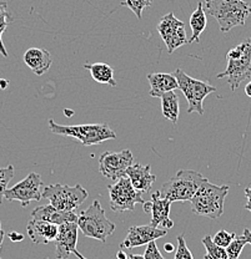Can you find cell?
<instances>
[{
    "label": "cell",
    "instance_id": "8d00e7d4",
    "mask_svg": "<svg viewBox=\"0 0 251 259\" xmlns=\"http://www.w3.org/2000/svg\"><path fill=\"white\" fill-rule=\"evenodd\" d=\"M4 237H5V232L4 229L2 228V222H0V248H2L3 242H4Z\"/></svg>",
    "mask_w": 251,
    "mask_h": 259
},
{
    "label": "cell",
    "instance_id": "8992f818",
    "mask_svg": "<svg viewBox=\"0 0 251 259\" xmlns=\"http://www.w3.org/2000/svg\"><path fill=\"white\" fill-rule=\"evenodd\" d=\"M77 223L84 236L102 243L106 242L107 237L115 231V225L107 220L100 202L96 199L85 210L80 212Z\"/></svg>",
    "mask_w": 251,
    "mask_h": 259
},
{
    "label": "cell",
    "instance_id": "484cf974",
    "mask_svg": "<svg viewBox=\"0 0 251 259\" xmlns=\"http://www.w3.org/2000/svg\"><path fill=\"white\" fill-rule=\"evenodd\" d=\"M153 3L154 0H125V2L121 3V7L129 8L137 19H141L142 12H144L147 8L151 7Z\"/></svg>",
    "mask_w": 251,
    "mask_h": 259
},
{
    "label": "cell",
    "instance_id": "cb8c5ba5",
    "mask_svg": "<svg viewBox=\"0 0 251 259\" xmlns=\"http://www.w3.org/2000/svg\"><path fill=\"white\" fill-rule=\"evenodd\" d=\"M201 242L206 249V254L204 255V259H228V253H226L225 248L215 244L211 236L204 237Z\"/></svg>",
    "mask_w": 251,
    "mask_h": 259
},
{
    "label": "cell",
    "instance_id": "e575fe53",
    "mask_svg": "<svg viewBox=\"0 0 251 259\" xmlns=\"http://www.w3.org/2000/svg\"><path fill=\"white\" fill-rule=\"evenodd\" d=\"M151 206H153V204H151V201L144 202V203H142V209H144V212L145 213H150L151 212Z\"/></svg>",
    "mask_w": 251,
    "mask_h": 259
},
{
    "label": "cell",
    "instance_id": "30bf717a",
    "mask_svg": "<svg viewBox=\"0 0 251 259\" xmlns=\"http://www.w3.org/2000/svg\"><path fill=\"white\" fill-rule=\"evenodd\" d=\"M43 181L39 174L30 172L23 181L13 187L7 188L4 193V199L7 201H18L23 207H28L33 201H40L42 197Z\"/></svg>",
    "mask_w": 251,
    "mask_h": 259
},
{
    "label": "cell",
    "instance_id": "d4e9b609",
    "mask_svg": "<svg viewBox=\"0 0 251 259\" xmlns=\"http://www.w3.org/2000/svg\"><path fill=\"white\" fill-rule=\"evenodd\" d=\"M12 21L13 16L9 12H8V4L5 2H0V53H2V55L5 56V58H8V53L7 50H5L4 44H3L2 35Z\"/></svg>",
    "mask_w": 251,
    "mask_h": 259
},
{
    "label": "cell",
    "instance_id": "f35d334b",
    "mask_svg": "<svg viewBox=\"0 0 251 259\" xmlns=\"http://www.w3.org/2000/svg\"><path fill=\"white\" fill-rule=\"evenodd\" d=\"M245 94L251 99V81H249V82L246 83V86H245Z\"/></svg>",
    "mask_w": 251,
    "mask_h": 259
},
{
    "label": "cell",
    "instance_id": "4fadbf2b",
    "mask_svg": "<svg viewBox=\"0 0 251 259\" xmlns=\"http://www.w3.org/2000/svg\"><path fill=\"white\" fill-rule=\"evenodd\" d=\"M166 233L167 229L159 228V227H154L151 225L133 226L129 228L128 236L120 244V249H131V248L141 247V245L148 244L151 241H156V239L166 236Z\"/></svg>",
    "mask_w": 251,
    "mask_h": 259
},
{
    "label": "cell",
    "instance_id": "8fae6325",
    "mask_svg": "<svg viewBox=\"0 0 251 259\" xmlns=\"http://www.w3.org/2000/svg\"><path fill=\"white\" fill-rule=\"evenodd\" d=\"M134 163V156L130 150L120 152H104L99 157V172L109 180L118 181L126 176V169Z\"/></svg>",
    "mask_w": 251,
    "mask_h": 259
},
{
    "label": "cell",
    "instance_id": "74e56055",
    "mask_svg": "<svg viewBox=\"0 0 251 259\" xmlns=\"http://www.w3.org/2000/svg\"><path fill=\"white\" fill-rule=\"evenodd\" d=\"M117 258L118 259H126V258H128V255H126V253L124 252V249H120L117 253Z\"/></svg>",
    "mask_w": 251,
    "mask_h": 259
},
{
    "label": "cell",
    "instance_id": "6da1fadb",
    "mask_svg": "<svg viewBox=\"0 0 251 259\" xmlns=\"http://www.w3.org/2000/svg\"><path fill=\"white\" fill-rule=\"evenodd\" d=\"M205 14L218 21L221 32H228L235 26H244L251 14V7L244 0H204Z\"/></svg>",
    "mask_w": 251,
    "mask_h": 259
},
{
    "label": "cell",
    "instance_id": "277c9868",
    "mask_svg": "<svg viewBox=\"0 0 251 259\" xmlns=\"http://www.w3.org/2000/svg\"><path fill=\"white\" fill-rule=\"evenodd\" d=\"M206 180L201 174L191 169H179L175 176L167 180L159 192L170 202H186L193 198L201 183Z\"/></svg>",
    "mask_w": 251,
    "mask_h": 259
},
{
    "label": "cell",
    "instance_id": "4dcf8cb0",
    "mask_svg": "<svg viewBox=\"0 0 251 259\" xmlns=\"http://www.w3.org/2000/svg\"><path fill=\"white\" fill-rule=\"evenodd\" d=\"M144 259H165L160 253V250H159L155 241H151L150 243H148L147 249H145L144 253Z\"/></svg>",
    "mask_w": 251,
    "mask_h": 259
},
{
    "label": "cell",
    "instance_id": "603a6c76",
    "mask_svg": "<svg viewBox=\"0 0 251 259\" xmlns=\"http://www.w3.org/2000/svg\"><path fill=\"white\" fill-rule=\"evenodd\" d=\"M161 99V111H163L164 117L166 120L171 121L174 125H176L179 120L180 113V104L179 97H177L175 91H169L164 95L160 96Z\"/></svg>",
    "mask_w": 251,
    "mask_h": 259
},
{
    "label": "cell",
    "instance_id": "ee69618b",
    "mask_svg": "<svg viewBox=\"0 0 251 259\" xmlns=\"http://www.w3.org/2000/svg\"><path fill=\"white\" fill-rule=\"evenodd\" d=\"M0 259H2V258H0Z\"/></svg>",
    "mask_w": 251,
    "mask_h": 259
},
{
    "label": "cell",
    "instance_id": "9a60e30c",
    "mask_svg": "<svg viewBox=\"0 0 251 259\" xmlns=\"http://www.w3.org/2000/svg\"><path fill=\"white\" fill-rule=\"evenodd\" d=\"M151 226L159 227L163 229H171L174 222L170 218V207L171 202L169 199L163 198L159 190L151 194Z\"/></svg>",
    "mask_w": 251,
    "mask_h": 259
},
{
    "label": "cell",
    "instance_id": "ac0fdd59",
    "mask_svg": "<svg viewBox=\"0 0 251 259\" xmlns=\"http://www.w3.org/2000/svg\"><path fill=\"white\" fill-rule=\"evenodd\" d=\"M126 176L129 177L135 190L141 193L149 192L153 187V183L156 180L155 175L151 174L150 164L142 166L140 163H133L126 169Z\"/></svg>",
    "mask_w": 251,
    "mask_h": 259
},
{
    "label": "cell",
    "instance_id": "d6a6232c",
    "mask_svg": "<svg viewBox=\"0 0 251 259\" xmlns=\"http://www.w3.org/2000/svg\"><path fill=\"white\" fill-rule=\"evenodd\" d=\"M10 238V241L13 242H21L24 239V236L21 233H18V232H12V233L8 234Z\"/></svg>",
    "mask_w": 251,
    "mask_h": 259
},
{
    "label": "cell",
    "instance_id": "ffe728a7",
    "mask_svg": "<svg viewBox=\"0 0 251 259\" xmlns=\"http://www.w3.org/2000/svg\"><path fill=\"white\" fill-rule=\"evenodd\" d=\"M150 83V96L160 97L165 93L174 91L177 89V81L174 75L165 72H155L148 75Z\"/></svg>",
    "mask_w": 251,
    "mask_h": 259
},
{
    "label": "cell",
    "instance_id": "5b68a950",
    "mask_svg": "<svg viewBox=\"0 0 251 259\" xmlns=\"http://www.w3.org/2000/svg\"><path fill=\"white\" fill-rule=\"evenodd\" d=\"M49 128L53 134L73 137L84 146L99 145L106 140L117 139V134L107 123H88V125H58L54 120H49Z\"/></svg>",
    "mask_w": 251,
    "mask_h": 259
},
{
    "label": "cell",
    "instance_id": "ba28073f",
    "mask_svg": "<svg viewBox=\"0 0 251 259\" xmlns=\"http://www.w3.org/2000/svg\"><path fill=\"white\" fill-rule=\"evenodd\" d=\"M89 193L82 185H49L43 190V198L49 199L51 206L61 210H74L88 198Z\"/></svg>",
    "mask_w": 251,
    "mask_h": 259
},
{
    "label": "cell",
    "instance_id": "44dd1931",
    "mask_svg": "<svg viewBox=\"0 0 251 259\" xmlns=\"http://www.w3.org/2000/svg\"><path fill=\"white\" fill-rule=\"evenodd\" d=\"M189 24H190L191 28V36L188 39V44H191V42H199L200 41V35L201 32L205 30L206 28V14H205L204 10V4L200 2L196 7V9L194 10L193 14L190 16V20H189Z\"/></svg>",
    "mask_w": 251,
    "mask_h": 259
},
{
    "label": "cell",
    "instance_id": "52a82bcc",
    "mask_svg": "<svg viewBox=\"0 0 251 259\" xmlns=\"http://www.w3.org/2000/svg\"><path fill=\"white\" fill-rule=\"evenodd\" d=\"M177 81V89L182 90L184 96L188 100V113L198 112L199 115L204 113L202 102L207 95L217 91V88L204 81L196 80L189 76L182 69H176L172 74Z\"/></svg>",
    "mask_w": 251,
    "mask_h": 259
},
{
    "label": "cell",
    "instance_id": "5bb4252c",
    "mask_svg": "<svg viewBox=\"0 0 251 259\" xmlns=\"http://www.w3.org/2000/svg\"><path fill=\"white\" fill-rule=\"evenodd\" d=\"M78 232L79 227L77 222L64 223L59 226L58 234L55 238V257L56 259H69L77 249Z\"/></svg>",
    "mask_w": 251,
    "mask_h": 259
},
{
    "label": "cell",
    "instance_id": "9c48e42d",
    "mask_svg": "<svg viewBox=\"0 0 251 259\" xmlns=\"http://www.w3.org/2000/svg\"><path fill=\"white\" fill-rule=\"evenodd\" d=\"M110 208L115 212H131L137 203H144L141 192L136 191L131 185L128 176L115 181L114 185L109 186Z\"/></svg>",
    "mask_w": 251,
    "mask_h": 259
},
{
    "label": "cell",
    "instance_id": "83f0119b",
    "mask_svg": "<svg viewBox=\"0 0 251 259\" xmlns=\"http://www.w3.org/2000/svg\"><path fill=\"white\" fill-rule=\"evenodd\" d=\"M246 244H247V242H246V239H245L244 236L235 237L234 241L225 248L226 253H228V259H239L242 249H244V247Z\"/></svg>",
    "mask_w": 251,
    "mask_h": 259
},
{
    "label": "cell",
    "instance_id": "7bdbcfd3",
    "mask_svg": "<svg viewBox=\"0 0 251 259\" xmlns=\"http://www.w3.org/2000/svg\"><path fill=\"white\" fill-rule=\"evenodd\" d=\"M64 113H65V115H67V116H71L73 115V112L71 111H67V110H65V111H64Z\"/></svg>",
    "mask_w": 251,
    "mask_h": 259
},
{
    "label": "cell",
    "instance_id": "1f68e13d",
    "mask_svg": "<svg viewBox=\"0 0 251 259\" xmlns=\"http://www.w3.org/2000/svg\"><path fill=\"white\" fill-rule=\"evenodd\" d=\"M245 196H246V204H245V209L250 210L251 212V186H249V187L245 188Z\"/></svg>",
    "mask_w": 251,
    "mask_h": 259
},
{
    "label": "cell",
    "instance_id": "3957f363",
    "mask_svg": "<svg viewBox=\"0 0 251 259\" xmlns=\"http://www.w3.org/2000/svg\"><path fill=\"white\" fill-rule=\"evenodd\" d=\"M228 66L217 75L218 79H228L231 90L235 91L240 83L251 77V36L241 44L230 49L226 54Z\"/></svg>",
    "mask_w": 251,
    "mask_h": 259
},
{
    "label": "cell",
    "instance_id": "e0dca14e",
    "mask_svg": "<svg viewBox=\"0 0 251 259\" xmlns=\"http://www.w3.org/2000/svg\"><path fill=\"white\" fill-rule=\"evenodd\" d=\"M58 229L59 226L42 220H31L26 227L29 238L35 244H48L55 241Z\"/></svg>",
    "mask_w": 251,
    "mask_h": 259
},
{
    "label": "cell",
    "instance_id": "b9f144b4",
    "mask_svg": "<svg viewBox=\"0 0 251 259\" xmlns=\"http://www.w3.org/2000/svg\"><path fill=\"white\" fill-rule=\"evenodd\" d=\"M8 85V82H7V81H4V80H0V86H2V89H5V86H7Z\"/></svg>",
    "mask_w": 251,
    "mask_h": 259
},
{
    "label": "cell",
    "instance_id": "7a4b0ae2",
    "mask_svg": "<svg viewBox=\"0 0 251 259\" xmlns=\"http://www.w3.org/2000/svg\"><path fill=\"white\" fill-rule=\"evenodd\" d=\"M229 190V186L212 185L206 178L190 199L191 210L198 215L218 220L224 213V203Z\"/></svg>",
    "mask_w": 251,
    "mask_h": 259
},
{
    "label": "cell",
    "instance_id": "7c38bea8",
    "mask_svg": "<svg viewBox=\"0 0 251 259\" xmlns=\"http://www.w3.org/2000/svg\"><path fill=\"white\" fill-rule=\"evenodd\" d=\"M158 31L163 41L165 42L169 54H172L176 49L188 44L184 23L172 13H169L160 19L158 24Z\"/></svg>",
    "mask_w": 251,
    "mask_h": 259
},
{
    "label": "cell",
    "instance_id": "f1b7e54d",
    "mask_svg": "<svg viewBox=\"0 0 251 259\" xmlns=\"http://www.w3.org/2000/svg\"><path fill=\"white\" fill-rule=\"evenodd\" d=\"M235 237H236L235 233H230V232L225 231V229H220V231L217 232V234L212 237V241H214L215 244L220 245V247L223 248H226L234 241Z\"/></svg>",
    "mask_w": 251,
    "mask_h": 259
},
{
    "label": "cell",
    "instance_id": "ab89813d",
    "mask_svg": "<svg viewBox=\"0 0 251 259\" xmlns=\"http://www.w3.org/2000/svg\"><path fill=\"white\" fill-rule=\"evenodd\" d=\"M128 258L129 259H144V255L133 254V253H130V254H128Z\"/></svg>",
    "mask_w": 251,
    "mask_h": 259
},
{
    "label": "cell",
    "instance_id": "4316f807",
    "mask_svg": "<svg viewBox=\"0 0 251 259\" xmlns=\"http://www.w3.org/2000/svg\"><path fill=\"white\" fill-rule=\"evenodd\" d=\"M14 175L15 169L13 164H9V166L2 167V168H0V204L3 203L5 191H7L8 185H9L10 181L13 180Z\"/></svg>",
    "mask_w": 251,
    "mask_h": 259
},
{
    "label": "cell",
    "instance_id": "d590c367",
    "mask_svg": "<svg viewBox=\"0 0 251 259\" xmlns=\"http://www.w3.org/2000/svg\"><path fill=\"white\" fill-rule=\"evenodd\" d=\"M164 249H165V252H167V253H171V252H174L175 247L171 244V243H165V245H164Z\"/></svg>",
    "mask_w": 251,
    "mask_h": 259
},
{
    "label": "cell",
    "instance_id": "f546056e",
    "mask_svg": "<svg viewBox=\"0 0 251 259\" xmlns=\"http://www.w3.org/2000/svg\"><path fill=\"white\" fill-rule=\"evenodd\" d=\"M174 259H194L190 249H189L188 245H186V242L183 234H180V236L177 237L176 252H175Z\"/></svg>",
    "mask_w": 251,
    "mask_h": 259
},
{
    "label": "cell",
    "instance_id": "60d3db41",
    "mask_svg": "<svg viewBox=\"0 0 251 259\" xmlns=\"http://www.w3.org/2000/svg\"><path fill=\"white\" fill-rule=\"evenodd\" d=\"M73 254H75V255H77V257H78V258H79V259H86L85 257H83V255H82V254H80V253H79V252H78V250H77V249H75V250H74V252H73Z\"/></svg>",
    "mask_w": 251,
    "mask_h": 259
},
{
    "label": "cell",
    "instance_id": "d6986e66",
    "mask_svg": "<svg viewBox=\"0 0 251 259\" xmlns=\"http://www.w3.org/2000/svg\"><path fill=\"white\" fill-rule=\"evenodd\" d=\"M23 60L26 66L38 76L45 74L50 69L51 64H53L49 51L39 48L28 49L24 54Z\"/></svg>",
    "mask_w": 251,
    "mask_h": 259
},
{
    "label": "cell",
    "instance_id": "7402d4cb",
    "mask_svg": "<svg viewBox=\"0 0 251 259\" xmlns=\"http://www.w3.org/2000/svg\"><path fill=\"white\" fill-rule=\"evenodd\" d=\"M86 70H89L91 77L99 83H106L110 86H117V80L114 77V70L110 65L105 63L95 64H85L84 65Z\"/></svg>",
    "mask_w": 251,
    "mask_h": 259
},
{
    "label": "cell",
    "instance_id": "2e32d148",
    "mask_svg": "<svg viewBox=\"0 0 251 259\" xmlns=\"http://www.w3.org/2000/svg\"><path fill=\"white\" fill-rule=\"evenodd\" d=\"M30 214L33 220L47 221V222L54 223L56 226L70 222H78V215L74 210H61L55 208L51 204L37 207V208L31 210Z\"/></svg>",
    "mask_w": 251,
    "mask_h": 259
},
{
    "label": "cell",
    "instance_id": "836d02e7",
    "mask_svg": "<svg viewBox=\"0 0 251 259\" xmlns=\"http://www.w3.org/2000/svg\"><path fill=\"white\" fill-rule=\"evenodd\" d=\"M242 236L245 237V239H246L247 244L251 245V231L249 228H245L244 229V233H242Z\"/></svg>",
    "mask_w": 251,
    "mask_h": 259
}]
</instances>
